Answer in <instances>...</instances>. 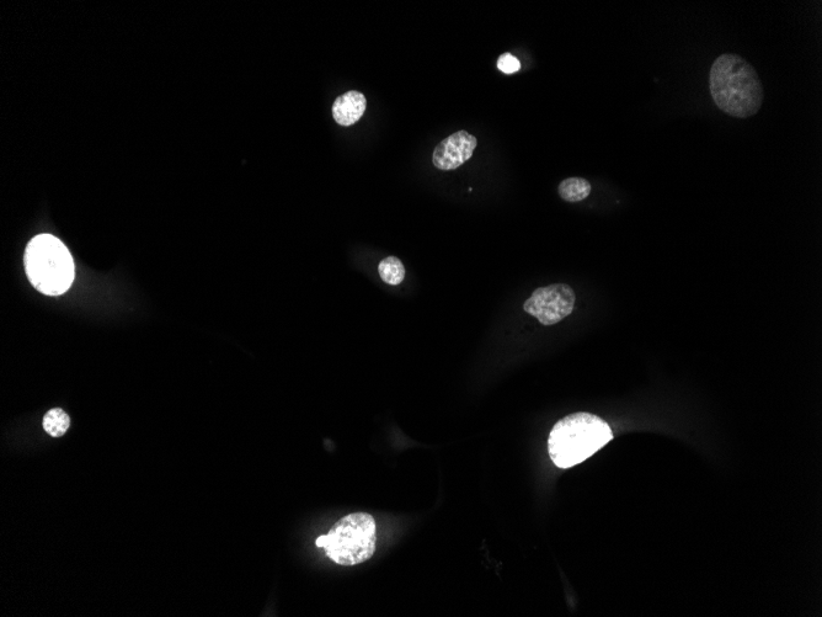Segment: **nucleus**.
<instances>
[{
	"label": "nucleus",
	"instance_id": "1",
	"mask_svg": "<svg viewBox=\"0 0 822 617\" xmlns=\"http://www.w3.org/2000/svg\"><path fill=\"white\" fill-rule=\"evenodd\" d=\"M709 89L718 108L736 119L756 115L765 100L756 69L734 53H724L714 61Z\"/></svg>",
	"mask_w": 822,
	"mask_h": 617
},
{
	"label": "nucleus",
	"instance_id": "2",
	"mask_svg": "<svg viewBox=\"0 0 822 617\" xmlns=\"http://www.w3.org/2000/svg\"><path fill=\"white\" fill-rule=\"evenodd\" d=\"M612 440V429L602 418L585 412L570 414L559 420L549 434V457L565 470L583 464Z\"/></svg>",
	"mask_w": 822,
	"mask_h": 617
},
{
	"label": "nucleus",
	"instance_id": "3",
	"mask_svg": "<svg viewBox=\"0 0 822 617\" xmlns=\"http://www.w3.org/2000/svg\"><path fill=\"white\" fill-rule=\"evenodd\" d=\"M26 275L41 294L61 296L69 290L76 275L71 253L52 234L32 238L24 257Z\"/></svg>",
	"mask_w": 822,
	"mask_h": 617
},
{
	"label": "nucleus",
	"instance_id": "4",
	"mask_svg": "<svg viewBox=\"0 0 822 617\" xmlns=\"http://www.w3.org/2000/svg\"><path fill=\"white\" fill-rule=\"evenodd\" d=\"M316 545L323 547L330 560L340 566L360 565L375 555L376 521L367 513L346 515L336 521L327 535L319 536Z\"/></svg>",
	"mask_w": 822,
	"mask_h": 617
},
{
	"label": "nucleus",
	"instance_id": "5",
	"mask_svg": "<svg viewBox=\"0 0 822 617\" xmlns=\"http://www.w3.org/2000/svg\"><path fill=\"white\" fill-rule=\"evenodd\" d=\"M575 300V292L569 285L554 284L533 292L523 310L536 317L543 326H553L571 315Z\"/></svg>",
	"mask_w": 822,
	"mask_h": 617
},
{
	"label": "nucleus",
	"instance_id": "6",
	"mask_svg": "<svg viewBox=\"0 0 822 617\" xmlns=\"http://www.w3.org/2000/svg\"><path fill=\"white\" fill-rule=\"evenodd\" d=\"M478 141L467 131H458L436 146L432 162L440 170H455L472 158Z\"/></svg>",
	"mask_w": 822,
	"mask_h": 617
},
{
	"label": "nucleus",
	"instance_id": "7",
	"mask_svg": "<svg viewBox=\"0 0 822 617\" xmlns=\"http://www.w3.org/2000/svg\"><path fill=\"white\" fill-rule=\"evenodd\" d=\"M366 108L365 95L351 90L335 99L332 109L334 120L341 126L355 125L364 116Z\"/></svg>",
	"mask_w": 822,
	"mask_h": 617
},
{
	"label": "nucleus",
	"instance_id": "8",
	"mask_svg": "<svg viewBox=\"0 0 822 617\" xmlns=\"http://www.w3.org/2000/svg\"><path fill=\"white\" fill-rule=\"evenodd\" d=\"M560 198L567 202H580L589 198L591 184L583 178H569L559 184Z\"/></svg>",
	"mask_w": 822,
	"mask_h": 617
},
{
	"label": "nucleus",
	"instance_id": "9",
	"mask_svg": "<svg viewBox=\"0 0 822 617\" xmlns=\"http://www.w3.org/2000/svg\"><path fill=\"white\" fill-rule=\"evenodd\" d=\"M378 273L381 279L388 285H399L405 278V268L402 262L396 257L383 259L378 265Z\"/></svg>",
	"mask_w": 822,
	"mask_h": 617
},
{
	"label": "nucleus",
	"instance_id": "10",
	"mask_svg": "<svg viewBox=\"0 0 822 617\" xmlns=\"http://www.w3.org/2000/svg\"><path fill=\"white\" fill-rule=\"evenodd\" d=\"M69 425H71V419L61 408L52 409L44 418V429L53 438H60V436L66 434Z\"/></svg>",
	"mask_w": 822,
	"mask_h": 617
},
{
	"label": "nucleus",
	"instance_id": "11",
	"mask_svg": "<svg viewBox=\"0 0 822 617\" xmlns=\"http://www.w3.org/2000/svg\"><path fill=\"white\" fill-rule=\"evenodd\" d=\"M498 68L505 74H514L520 71L521 63L511 53H504L499 57Z\"/></svg>",
	"mask_w": 822,
	"mask_h": 617
}]
</instances>
